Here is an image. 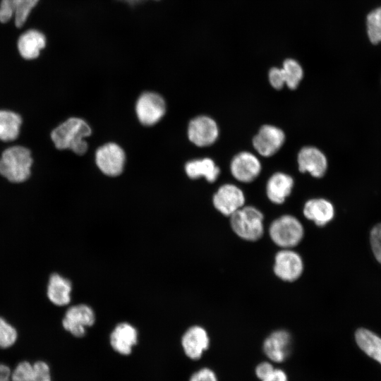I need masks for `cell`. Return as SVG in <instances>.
<instances>
[{"label":"cell","mask_w":381,"mask_h":381,"mask_svg":"<svg viewBox=\"0 0 381 381\" xmlns=\"http://www.w3.org/2000/svg\"><path fill=\"white\" fill-rule=\"evenodd\" d=\"M188 135L189 140L195 145L206 147L216 141L219 135V129L212 118L200 116L190 121Z\"/></svg>","instance_id":"8fae6325"},{"label":"cell","mask_w":381,"mask_h":381,"mask_svg":"<svg viewBox=\"0 0 381 381\" xmlns=\"http://www.w3.org/2000/svg\"><path fill=\"white\" fill-rule=\"evenodd\" d=\"M264 215L253 206H243L230 216L233 231L247 241H256L264 234Z\"/></svg>","instance_id":"3957f363"},{"label":"cell","mask_w":381,"mask_h":381,"mask_svg":"<svg viewBox=\"0 0 381 381\" xmlns=\"http://www.w3.org/2000/svg\"><path fill=\"white\" fill-rule=\"evenodd\" d=\"M358 347L369 357L381 365V338L365 328H359L355 333Z\"/></svg>","instance_id":"603a6c76"},{"label":"cell","mask_w":381,"mask_h":381,"mask_svg":"<svg viewBox=\"0 0 381 381\" xmlns=\"http://www.w3.org/2000/svg\"><path fill=\"white\" fill-rule=\"evenodd\" d=\"M90 134L91 128L84 120L72 117L54 128L51 138L57 149H69L82 155L87 150L85 138Z\"/></svg>","instance_id":"6da1fadb"},{"label":"cell","mask_w":381,"mask_h":381,"mask_svg":"<svg viewBox=\"0 0 381 381\" xmlns=\"http://www.w3.org/2000/svg\"><path fill=\"white\" fill-rule=\"evenodd\" d=\"M245 200L242 190L231 183L220 186L212 198L214 208L223 215L228 217L243 207Z\"/></svg>","instance_id":"52a82bcc"},{"label":"cell","mask_w":381,"mask_h":381,"mask_svg":"<svg viewBox=\"0 0 381 381\" xmlns=\"http://www.w3.org/2000/svg\"><path fill=\"white\" fill-rule=\"evenodd\" d=\"M136 113L140 121L146 126L154 125L164 115L165 102L154 92H145L138 99Z\"/></svg>","instance_id":"30bf717a"},{"label":"cell","mask_w":381,"mask_h":381,"mask_svg":"<svg viewBox=\"0 0 381 381\" xmlns=\"http://www.w3.org/2000/svg\"><path fill=\"white\" fill-rule=\"evenodd\" d=\"M367 30L370 41L381 42V6L373 10L367 16Z\"/></svg>","instance_id":"4316f807"},{"label":"cell","mask_w":381,"mask_h":381,"mask_svg":"<svg viewBox=\"0 0 381 381\" xmlns=\"http://www.w3.org/2000/svg\"><path fill=\"white\" fill-rule=\"evenodd\" d=\"M32 158L30 151L23 146L6 149L0 158V174L13 183L26 181L30 175Z\"/></svg>","instance_id":"7a4b0ae2"},{"label":"cell","mask_w":381,"mask_h":381,"mask_svg":"<svg viewBox=\"0 0 381 381\" xmlns=\"http://www.w3.org/2000/svg\"><path fill=\"white\" fill-rule=\"evenodd\" d=\"M210 341L207 330L196 325L188 327L183 333L181 346L186 356L192 360H198L208 349Z\"/></svg>","instance_id":"4fadbf2b"},{"label":"cell","mask_w":381,"mask_h":381,"mask_svg":"<svg viewBox=\"0 0 381 381\" xmlns=\"http://www.w3.org/2000/svg\"><path fill=\"white\" fill-rule=\"evenodd\" d=\"M138 331L129 322L118 323L109 336V343L111 348L121 355H129L133 346L138 342Z\"/></svg>","instance_id":"e0dca14e"},{"label":"cell","mask_w":381,"mask_h":381,"mask_svg":"<svg viewBox=\"0 0 381 381\" xmlns=\"http://www.w3.org/2000/svg\"><path fill=\"white\" fill-rule=\"evenodd\" d=\"M230 170L236 180L243 183H249L260 174L261 164L253 154L249 152H241L232 159Z\"/></svg>","instance_id":"5bb4252c"},{"label":"cell","mask_w":381,"mask_h":381,"mask_svg":"<svg viewBox=\"0 0 381 381\" xmlns=\"http://www.w3.org/2000/svg\"><path fill=\"white\" fill-rule=\"evenodd\" d=\"M303 213L315 225L324 226L334 218V208L332 202L325 198H313L306 202Z\"/></svg>","instance_id":"ac0fdd59"},{"label":"cell","mask_w":381,"mask_h":381,"mask_svg":"<svg viewBox=\"0 0 381 381\" xmlns=\"http://www.w3.org/2000/svg\"><path fill=\"white\" fill-rule=\"evenodd\" d=\"M17 45L18 52L23 59H35L39 56L40 51L45 47L46 37L40 31L31 29L19 37Z\"/></svg>","instance_id":"44dd1931"},{"label":"cell","mask_w":381,"mask_h":381,"mask_svg":"<svg viewBox=\"0 0 381 381\" xmlns=\"http://www.w3.org/2000/svg\"><path fill=\"white\" fill-rule=\"evenodd\" d=\"M186 172L190 179L204 176L209 182L216 181L220 173L219 168L210 158L195 159L186 164Z\"/></svg>","instance_id":"cb8c5ba5"},{"label":"cell","mask_w":381,"mask_h":381,"mask_svg":"<svg viewBox=\"0 0 381 381\" xmlns=\"http://www.w3.org/2000/svg\"><path fill=\"white\" fill-rule=\"evenodd\" d=\"M268 80L273 88L281 90L285 85L282 68H271L268 73Z\"/></svg>","instance_id":"f546056e"},{"label":"cell","mask_w":381,"mask_h":381,"mask_svg":"<svg viewBox=\"0 0 381 381\" xmlns=\"http://www.w3.org/2000/svg\"><path fill=\"white\" fill-rule=\"evenodd\" d=\"M262 350L271 362H284L291 351L290 333L284 329L272 332L264 340Z\"/></svg>","instance_id":"7c38bea8"},{"label":"cell","mask_w":381,"mask_h":381,"mask_svg":"<svg viewBox=\"0 0 381 381\" xmlns=\"http://www.w3.org/2000/svg\"><path fill=\"white\" fill-rule=\"evenodd\" d=\"M274 369L273 365L270 361H262L257 365L255 369L256 377L262 380L267 377Z\"/></svg>","instance_id":"1f68e13d"},{"label":"cell","mask_w":381,"mask_h":381,"mask_svg":"<svg viewBox=\"0 0 381 381\" xmlns=\"http://www.w3.org/2000/svg\"><path fill=\"white\" fill-rule=\"evenodd\" d=\"M261 381H289V378L284 370L274 368L267 377Z\"/></svg>","instance_id":"d6a6232c"},{"label":"cell","mask_w":381,"mask_h":381,"mask_svg":"<svg viewBox=\"0 0 381 381\" xmlns=\"http://www.w3.org/2000/svg\"><path fill=\"white\" fill-rule=\"evenodd\" d=\"M370 241L374 256L381 264V223L376 224L372 229Z\"/></svg>","instance_id":"f1b7e54d"},{"label":"cell","mask_w":381,"mask_h":381,"mask_svg":"<svg viewBox=\"0 0 381 381\" xmlns=\"http://www.w3.org/2000/svg\"><path fill=\"white\" fill-rule=\"evenodd\" d=\"M285 85L291 90H295L303 76V71L298 61L286 59L282 68Z\"/></svg>","instance_id":"484cf974"},{"label":"cell","mask_w":381,"mask_h":381,"mask_svg":"<svg viewBox=\"0 0 381 381\" xmlns=\"http://www.w3.org/2000/svg\"><path fill=\"white\" fill-rule=\"evenodd\" d=\"M11 373L10 368L4 364H0V381H10Z\"/></svg>","instance_id":"836d02e7"},{"label":"cell","mask_w":381,"mask_h":381,"mask_svg":"<svg viewBox=\"0 0 381 381\" xmlns=\"http://www.w3.org/2000/svg\"><path fill=\"white\" fill-rule=\"evenodd\" d=\"M120 1H123L124 2H126L128 3V4H131V5H134V4H137L138 3H140L143 1H146V0H120Z\"/></svg>","instance_id":"e575fe53"},{"label":"cell","mask_w":381,"mask_h":381,"mask_svg":"<svg viewBox=\"0 0 381 381\" xmlns=\"http://www.w3.org/2000/svg\"><path fill=\"white\" fill-rule=\"evenodd\" d=\"M303 269L301 256L291 248H282L276 253L273 272L281 280L293 282L301 276Z\"/></svg>","instance_id":"8992f818"},{"label":"cell","mask_w":381,"mask_h":381,"mask_svg":"<svg viewBox=\"0 0 381 381\" xmlns=\"http://www.w3.org/2000/svg\"><path fill=\"white\" fill-rule=\"evenodd\" d=\"M125 163L123 150L115 143H107L101 146L96 152V164L106 175H119Z\"/></svg>","instance_id":"9c48e42d"},{"label":"cell","mask_w":381,"mask_h":381,"mask_svg":"<svg viewBox=\"0 0 381 381\" xmlns=\"http://www.w3.org/2000/svg\"><path fill=\"white\" fill-rule=\"evenodd\" d=\"M297 162L301 172H308L315 178L322 177L328 166L325 154L313 146L301 148L298 154Z\"/></svg>","instance_id":"9a60e30c"},{"label":"cell","mask_w":381,"mask_h":381,"mask_svg":"<svg viewBox=\"0 0 381 381\" xmlns=\"http://www.w3.org/2000/svg\"><path fill=\"white\" fill-rule=\"evenodd\" d=\"M16 339V329L0 317V347L5 349L11 346Z\"/></svg>","instance_id":"83f0119b"},{"label":"cell","mask_w":381,"mask_h":381,"mask_svg":"<svg viewBox=\"0 0 381 381\" xmlns=\"http://www.w3.org/2000/svg\"><path fill=\"white\" fill-rule=\"evenodd\" d=\"M294 187V179L286 174L277 172L268 179L266 194L268 199L274 204H282L291 194Z\"/></svg>","instance_id":"ffe728a7"},{"label":"cell","mask_w":381,"mask_h":381,"mask_svg":"<svg viewBox=\"0 0 381 381\" xmlns=\"http://www.w3.org/2000/svg\"><path fill=\"white\" fill-rule=\"evenodd\" d=\"M269 236L272 242L282 248H293L304 236V228L294 216L284 214L275 219L270 225Z\"/></svg>","instance_id":"277c9868"},{"label":"cell","mask_w":381,"mask_h":381,"mask_svg":"<svg viewBox=\"0 0 381 381\" xmlns=\"http://www.w3.org/2000/svg\"><path fill=\"white\" fill-rule=\"evenodd\" d=\"M189 381H218L214 371L209 368H202L195 372Z\"/></svg>","instance_id":"4dcf8cb0"},{"label":"cell","mask_w":381,"mask_h":381,"mask_svg":"<svg viewBox=\"0 0 381 381\" xmlns=\"http://www.w3.org/2000/svg\"><path fill=\"white\" fill-rule=\"evenodd\" d=\"M21 124L22 119L19 114L8 110H0V140L5 142L16 140Z\"/></svg>","instance_id":"d4e9b609"},{"label":"cell","mask_w":381,"mask_h":381,"mask_svg":"<svg viewBox=\"0 0 381 381\" xmlns=\"http://www.w3.org/2000/svg\"><path fill=\"white\" fill-rule=\"evenodd\" d=\"M72 287V283L68 279L58 273H53L47 285V297L56 306H66L71 300Z\"/></svg>","instance_id":"7402d4cb"},{"label":"cell","mask_w":381,"mask_h":381,"mask_svg":"<svg viewBox=\"0 0 381 381\" xmlns=\"http://www.w3.org/2000/svg\"><path fill=\"white\" fill-rule=\"evenodd\" d=\"M11 378V381H52L49 367L43 361H37L34 364L27 361L19 363Z\"/></svg>","instance_id":"d6986e66"},{"label":"cell","mask_w":381,"mask_h":381,"mask_svg":"<svg viewBox=\"0 0 381 381\" xmlns=\"http://www.w3.org/2000/svg\"><path fill=\"white\" fill-rule=\"evenodd\" d=\"M40 0H1L0 21L7 23L14 17L15 25L22 27Z\"/></svg>","instance_id":"2e32d148"},{"label":"cell","mask_w":381,"mask_h":381,"mask_svg":"<svg viewBox=\"0 0 381 381\" xmlns=\"http://www.w3.org/2000/svg\"><path fill=\"white\" fill-rule=\"evenodd\" d=\"M96 322V314L89 305L80 303L69 307L62 320L64 328L73 336L81 338L86 334V328Z\"/></svg>","instance_id":"5b68a950"},{"label":"cell","mask_w":381,"mask_h":381,"mask_svg":"<svg viewBox=\"0 0 381 381\" xmlns=\"http://www.w3.org/2000/svg\"><path fill=\"white\" fill-rule=\"evenodd\" d=\"M284 141L285 134L281 128L265 124L254 136L253 145L261 156L270 157L282 147Z\"/></svg>","instance_id":"ba28073f"}]
</instances>
